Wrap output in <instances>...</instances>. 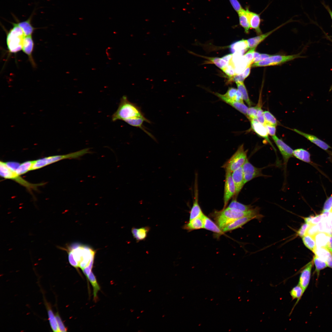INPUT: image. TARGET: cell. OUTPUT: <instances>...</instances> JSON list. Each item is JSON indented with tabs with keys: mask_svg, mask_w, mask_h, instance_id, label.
<instances>
[{
	"mask_svg": "<svg viewBox=\"0 0 332 332\" xmlns=\"http://www.w3.org/2000/svg\"><path fill=\"white\" fill-rule=\"evenodd\" d=\"M204 228L211 231L219 235H221L223 233L222 230L218 226L205 215H204Z\"/></svg>",
	"mask_w": 332,
	"mask_h": 332,
	"instance_id": "4316f807",
	"label": "cell"
},
{
	"mask_svg": "<svg viewBox=\"0 0 332 332\" xmlns=\"http://www.w3.org/2000/svg\"><path fill=\"white\" fill-rule=\"evenodd\" d=\"M225 182L224 187L223 208L227 207L230 199L233 197L235 193V189L233 180L231 173L226 172Z\"/></svg>",
	"mask_w": 332,
	"mask_h": 332,
	"instance_id": "9c48e42d",
	"label": "cell"
},
{
	"mask_svg": "<svg viewBox=\"0 0 332 332\" xmlns=\"http://www.w3.org/2000/svg\"><path fill=\"white\" fill-rule=\"evenodd\" d=\"M214 215L216 223L222 230L230 223L243 217L251 216L257 219H260L263 217L260 214L258 208L243 211L226 207L220 211L215 212Z\"/></svg>",
	"mask_w": 332,
	"mask_h": 332,
	"instance_id": "7a4b0ae2",
	"label": "cell"
},
{
	"mask_svg": "<svg viewBox=\"0 0 332 332\" xmlns=\"http://www.w3.org/2000/svg\"><path fill=\"white\" fill-rule=\"evenodd\" d=\"M272 138L282 156L285 171L287 163L289 159L293 156V150L276 136H272Z\"/></svg>",
	"mask_w": 332,
	"mask_h": 332,
	"instance_id": "30bf717a",
	"label": "cell"
},
{
	"mask_svg": "<svg viewBox=\"0 0 332 332\" xmlns=\"http://www.w3.org/2000/svg\"><path fill=\"white\" fill-rule=\"evenodd\" d=\"M302 238L303 242L305 246L314 252L316 247L314 237L306 234Z\"/></svg>",
	"mask_w": 332,
	"mask_h": 332,
	"instance_id": "e575fe53",
	"label": "cell"
},
{
	"mask_svg": "<svg viewBox=\"0 0 332 332\" xmlns=\"http://www.w3.org/2000/svg\"><path fill=\"white\" fill-rule=\"evenodd\" d=\"M242 167L245 184L255 178L268 176L263 174L262 170L263 168H258L254 166L250 162L247 158L243 164Z\"/></svg>",
	"mask_w": 332,
	"mask_h": 332,
	"instance_id": "ba28073f",
	"label": "cell"
},
{
	"mask_svg": "<svg viewBox=\"0 0 332 332\" xmlns=\"http://www.w3.org/2000/svg\"><path fill=\"white\" fill-rule=\"evenodd\" d=\"M227 208L243 211H246L254 208L251 205H245L237 201L236 198L235 197H233L232 200Z\"/></svg>",
	"mask_w": 332,
	"mask_h": 332,
	"instance_id": "836d02e7",
	"label": "cell"
},
{
	"mask_svg": "<svg viewBox=\"0 0 332 332\" xmlns=\"http://www.w3.org/2000/svg\"><path fill=\"white\" fill-rule=\"evenodd\" d=\"M246 11L249 19L251 28L254 29L258 34H261L262 32L260 27L261 18L259 14L250 11L247 8Z\"/></svg>",
	"mask_w": 332,
	"mask_h": 332,
	"instance_id": "ac0fdd59",
	"label": "cell"
},
{
	"mask_svg": "<svg viewBox=\"0 0 332 332\" xmlns=\"http://www.w3.org/2000/svg\"><path fill=\"white\" fill-rule=\"evenodd\" d=\"M315 255L326 262L331 252L326 248L316 247L313 252Z\"/></svg>",
	"mask_w": 332,
	"mask_h": 332,
	"instance_id": "8d00e7d4",
	"label": "cell"
},
{
	"mask_svg": "<svg viewBox=\"0 0 332 332\" xmlns=\"http://www.w3.org/2000/svg\"><path fill=\"white\" fill-rule=\"evenodd\" d=\"M248 150H245L243 144L240 145L233 155L222 166L225 172L232 173L242 167L247 159Z\"/></svg>",
	"mask_w": 332,
	"mask_h": 332,
	"instance_id": "52a82bcc",
	"label": "cell"
},
{
	"mask_svg": "<svg viewBox=\"0 0 332 332\" xmlns=\"http://www.w3.org/2000/svg\"><path fill=\"white\" fill-rule=\"evenodd\" d=\"M150 229L149 227L146 226L139 228L133 227L131 230L132 236L138 242L145 239Z\"/></svg>",
	"mask_w": 332,
	"mask_h": 332,
	"instance_id": "cb8c5ba5",
	"label": "cell"
},
{
	"mask_svg": "<svg viewBox=\"0 0 332 332\" xmlns=\"http://www.w3.org/2000/svg\"><path fill=\"white\" fill-rule=\"evenodd\" d=\"M318 232L317 224H310L308 228L306 234L314 236Z\"/></svg>",
	"mask_w": 332,
	"mask_h": 332,
	"instance_id": "681fc988",
	"label": "cell"
},
{
	"mask_svg": "<svg viewBox=\"0 0 332 332\" xmlns=\"http://www.w3.org/2000/svg\"><path fill=\"white\" fill-rule=\"evenodd\" d=\"M211 63H213L216 66L222 69L223 68L222 64V60L221 58L218 57H207Z\"/></svg>",
	"mask_w": 332,
	"mask_h": 332,
	"instance_id": "f907efd6",
	"label": "cell"
},
{
	"mask_svg": "<svg viewBox=\"0 0 332 332\" xmlns=\"http://www.w3.org/2000/svg\"><path fill=\"white\" fill-rule=\"evenodd\" d=\"M322 4L328 12L332 20V11L331 10L330 7L328 5H326L324 2H322Z\"/></svg>",
	"mask_w": 332,
	"mask_h": 332,
	"instance_id": "94428289",
	"label": "cell"
},
{
	"mask_svg": "<svg viewBox=\"0 0 332 332\" xmlns=\"http://www.w3.org/2000/svg\"><path fill=\"white\" fill-rule=\"evenodd\" d=\"M223 95L224 97L230 100L243 102L241 93L239 90L235 88H229L226 93Z\"/></svg>",
	"mask_w": 332,
	"mask_h": 332,
	"instance_id": "f1b7e54d",
	"label": "cell"
},
{
	"mask_svg": "<svg viewBox=\"0 0 332 332\" xmlns=\"http://www.w3.org/2000/svg\"><path fill=\"white\" fill-rule=\"evenodd\" d=\"M214 93L221 100L231 106L246 116H247V111L248 108L244 103L243 102L230 100L224 97L223 94L217 93Z\"/></svg>",
	"mask_w": 332,
	"mask_h": 332,
	"instance_id": "5bb4252c",
	"label": "cell"
},
{
	"mask_svg": "<svg viewBox=\"0 0 332 332\" xmlns=\"http://www.w3.org/2000/svg\"><path fill=\"white\" fill-rule=\"evenodd\" d=\"M58 248L67 252L69 262L72 266L76 268L79 267L82 270L87 267L92 269L95 253L93 249L76 243Z\"/></svg>",
	"mask_w": 332,
	"mask_h": 332,
	"instance_id": "6da1fadb",
	"label": "cell"
},
{
	"mask_svg": "<svg viewBox=\"0 0 332 332\" xmlns=\"http://www.w3.org/2000/svg\"><path fill=\"white\" fill-rule=\"evenodd\" d=\"M204 215L203 213L200 216L189 220L184 226L183 228L189 231L204 228Z\"/></svg>",
	"mask_w": 332,
	"mask_h": 332,
	"instance_id": "44dd1931",
	"label": "cell"
},
{
	"mask_svg": "<svg viewBox=\"0 0 332 332\" xmlns=\"http://www.w3.org/2000/svg\"><path fill=\"white\" fill-rule=\"evenodd\" d=\"M258 107L257 105L255 107H250L248 108L246 117L250 120L256 119Z\"/></svg>",
	"mask_w": 332,
	"mask_h": 332,
	"instance_id": "b9f144b4",
	"label": "cell"
},
{
	"mask_svg": "<svg viewBox=\"0 0 332 332\" xmlns=\"http://www.w3.org/2000/svg\"><path fill=\"white\" fill-rule=\"evenodd\" d=\"M260 54L259 53L255 51L254 53L253 59L258 57Z\"/></svg>",
	"mask_w": 332,
	"mask_h": 332,
	"instance_id": "be15d7a7",
	"label": "cell"
},
{
	"mask_svg": "<svg viewBox=\"0 0 332 332\" xmlns=\"http://www.w3.org/2000/svg\"><path fill=\"white\" fill-rule=\"evenodd\" d=\"M293 155L297 159L303 162L307 163L311 162L310 153L303 148H298L293 150Z\"/></svg>",
	"mask_w": 332,
	"mask_h": 332,
	"instance_id": "4dcf8cb0",
	"label": "cell"
},
{
	"mask_svg": "<svg viewBox=\"0 0 332 332\" xmlns=\"http://www.w3.org/2000/svg\"><path fill=\"white\" fill-rule=\"evenodd\" d=\"M231 175L235 189V193L234 197L236 198L245 184L242 166L233 172L231 173Z\"/></svg>",
	"mask_w": 332,
	"mask_h": 332,
	"instance_id": "7c38bea8",
	"label": "cell"
},
{
	"mask_svg": "<svg viewBox=\"0 0 332 332\" xmlns=\"http://www.w3.org/2000/svg\"><path fill=\"white\" fill-rule=\"evenodd\" d=\"M197 180L195 182L194 197L192 206L190 212L189 220L198 217L203 213L198 203V192Z\"/></svg>",
	"mask_w": 332,
	"mask_h": 332,
	"instance_id": "e0dca14e",
	"label": "cell"
},
{
	"mask_svg": "<svg viewBox=\"0 0 332 332\" xmlns=\"http://www.w3.org/2000/svg\"><path fill=\"white\" fill-rule=\"evenodd\" d=\"M252 129L258 135L264 138L275 150L270 141L268 136V133L264 125L255 119L250 120Z\"/></svg>",
	"mask_w": 332,
	"mask_h": 332,
	"instance_id": "4fadbf2b",
	"label": "cell"
},
{
	"mask_svg": "<svg viewBox=\"0 0 332 332\" xmlns=\"http://www.w3.org/2000/svg\"><path fill=\"white\" fill-rule=\"evenodd\" d=\"M32 17L30 16L26 20L16 23L23 30L26 36L32 35L35 28L31 23Z\"/></svg>",
	"mask_w": 332,
	"mask_h": 332,
	"instance_id": "f546056e",
	"label": "cell"
},
{
	"mask_svg": "<svg viewBox=\"0 0 332 332\" xmlns=\"http://www.w3.org/2000/svg\"><path fill=\"white\" fill-rule=\"evenodd\" d=\"M222 70L229 77V78L233 77L236 74L234 67L231 63H229Z\"/></svg>",
	"mask_w": 332,
	"mask_h": 332,
	"instance_id": "7bdbcfd3",
	"label": "cell"
},
{
	"mask_svg": "<svg viewBox=\"0 0 332 332\" xmlns=\"http://www.w3.org/2000/svg\"><path fill=\"white\" fill-rule=\"evenodd\" d=\"M45 303L46 306L49 324L52 330L54 332H59L58 326L56 318L54 315L50 305L49 303L45 300Z\"/></svg>",
	"mask_w": 332,
	"mask_h": 332,
	"instance_id": "83f0119b",
	"label": "cell"
},
{
	"mask_svg": "<svg viewBox=\"0 0 332 332\" xmlns=\"http://www.w3.org/2000/svg\"><path fill=\"white\" fill-rule=\"evenodd\" d=\"M293 130L324 150L327 151L329 148H332L329 145L315 136L305 133L296 129Z\"/></svg>",
	"mask_w": 332,
	"mask_h": 332,
	"instance_id": "2e32d148",
	"label": "cell"
},
{
	"mask_svg": "<svg viewBox=\"0 0 332 332\" xmlns=\"http://www.w3.org/2000/svg\"><path fill=\"white\" fill-rule=\"evenodd\" d=\"M34 162L35 160H29L20 163L15 172L20 176L31 171Z\"/></svg>",
	"mask_w": 332,
	"mask_h": 332,
	"instance_id": "d6a6232c",
	"label": "cell"
},
{
	"mask_svg": "<svg viewBox=\"0 0 332 332\" xmlns=\"http://www.w3.org/2000/svg\"><path fill=\"white\" fill-rule=\"evenodd\" d=\"M257 105L258 107L256 119L259 122L264 125L266 123L264 115V112L262 109L261 105H259V104H258Z\"/></svg>",
	"mask_w": 332,
	"mask_h": 332,
	"instance_id": "bcb514c9",
	"label": "cell"
},
{
	"mask_svg": "<svg viewBox=\"0 0 332 332\" xmlns=\"http://www.w3.org/2000/svg\"><path fill=\"white\" fill-rule=\"evenodd\" d=\"M231 52H238L243 54L249 48L247 40H242L233 43L230 46Z\"/></svg>",
	"mask_w": 332,
	"mask_h": 332,
	"instance_id": "d4e9b609",
	"label": "cell"
},
{
	"mask_svg": "<svg viewBox=\"0 0 332 332\" xmlns=\"http://www.w3.org/2000/svg\"><path fill=\"white\" fill-rule=\"evenodd\" d=\"M254 219H255L254 217L249 216L238 219L226 226L222 231L224 233L238 229Z\"/></svg>",
	"mask_w": 332,
	"mask_h": 332,
	"instance_id": "ffe728a7",
	"label": "cell"
},
{
	"mask_svg": "<svg viewBox=\"0 0 332 332\" xmlns=\"http://www.w3.org/2000/svg\"><path fill=\"white\" fill-rule=\"evenodd\" d=\"M310 225V224L306 223L302 224L297 232V235L301 237L304 236L306 234L308 228Z\"/></svg>",
	"mask_w": 332,
	"mask_h": 332,
	"instance_id": "c3c4849f",
	"label": "cell"
},
{
	"mask_svg": "<svg viewBox=\"0 0 332 332\" xmlns=\"http://www.w3.org/2000/svg\"><path fill=\"white\" fill-rule=\"evenodd\" d=\"M314 216H310L308 217L304 218L305 223L310 224V222Z\"/></svg>",
	"mask_w": 332,
	"mask_h": 332,
	"instance_id": "6125c7cd",
	"label": "cell"
},
{
	"mask_svg": "<svg viewBox=\"0 0 332 332\" xmlns=\"http://www.w3.org/2000/svg\"><path fill=\"white\" fill-rule=\"evenodd\" d=\"M330 91H332V85L330 87Z\"/></svg>",
	"mask_w": 332,
	"mask_h": 332,
	"instance_id": "e7e4bbea",
	"label": "cell"
},
{
	"mask_svg": "<svg viewBox=\"0 0 332 332\" xmlns=\"http://www.w3.org/2000/svg\"><path fill=\"white\" fill-rule=\"evenodd\" d=\"M291 20H289L287 22H286L284 23L281 25L279 26L269 32L263 34H260L257 36L248 39L247 40V41L248 48L250 49L255 48L259 43L262 42L268 36L284 25L290 22Z\"/></svg>",
	"mask_w": 332,
	"mask_h": 332,
	"instance_id": "9a60e30c",
	"label": "cell"
},
{
	"mask_svg": "<svg viewBox=\"0 0 332 332\" xmlns=\"http://www.w3.org/2000/svg\"><path fill=\"white\" fill-rule=\"evenodd\" d=\"M0 176L5 179L13 180L25 187L29 191L36 190L38 187L44 184V183L33 184L28 182L18 175L15 171L9 168L5 162H0Z\"/></svg>",
	"mask_w": 332,
	"mask_h": 332,
	"instance_id": "8992f818",
	"label": "cell"
},
{
	"mask_svg": "<svg viewBox=\"0 0 332 332\" xmlns=\"http://www.w3.org/2000/svg\"><path fill=\"white\" fill-rule=\"evenodd\" d=\"M330 235L324 232H318L313 237L314 238L316 247L327 248Z\"/></svg>",
	"mask_w": 332,
	"mask_h": 332,
	"instance_id": "484cf974",
	"label": "cell"
},
{
	"mask_svg": "<svg viewBox=\"0 0 332 332\" xmlns=\"http://www.w3.org/2000/svg\"><path fill=\"white\" fill-rule=\"evenodd\" d=\"M332 210V194L325 201L323 208V211H331Z\"/></svg>",
	"mask_w": 332,
	"mask_h": 332,
	"instance_id": "7dc6e473",
	"label": "cell"
},
{
	"mask_svg": "<svg viewBox=\"0 0 332 332\" xmlns=\"http://www.w3.org/2000/svg\"><path fill=\"white\" fill-rule=\"evenodd\" d=\"M145 117L140 108L135 104L130 101L126 96L121 99L117 109L112 117L113 121Z\"/></svg>",
	"mask_w": 332,
	"mask_h": 332,
	"instance_id": "3957f363",
	"label": "cell"
},
{
	"mask_svg": "<svg viewBox=\"0 0 332 332\" xmlns=\"http://www.w3.org/2000/svg\"><path fill=\"white\" fill-rule=\"evenodd\" d=\"M55 315L58 326L59 332L67 331V329L63 323L58 313V312L56 313Z\"/></svg>",
	"mask_w": 332,
	"mask_h": 332,
	"instance_id": "f6af8a7d",
	"label": "cell"
},
{
	"mask_svg": "<svg viewBox=\"0 0 332 332\" xmlns=\"http://www.w3.org/2000/svg\"><path fill=\"white\" fill-rule=\"evenodd\" d=\"M313 264L312 260L310 262L306 264L300 273L298 284L302 288L304 292L310 283Z\"/></svg>",
	"mask_w": 332,
	"mask_h": 332,
	"instance_id": "8fae6325",
	"label": "cell"
},
{
	"mask_svg": "<svg viewBox=\"0 0 332 332\" xmlns=\"http://www.w3.org/2000/svg\"><path fill=\"white\" fill-rule=\"evenodd\" d=\"M312 260L315 266L314 272L316 274L318 278L320 271L327 267V265L325 261L321 260L315 255L314 256Z\"/></svg>",
	"mask_w": 332,
	"mask_h": 332,
	"instance_id": "d590c367",
	"label": "cell"
},
{
	"mask_svg": "<svg viewBox=\"0 0 332 332\" xmlns=\"http://www.w3.org/2000/svg\"><path fill=\"white\" fill-rule=\"evenodd\" d=\"M238 89L240 91L242 95L243 100L250 107L253 103L251 101L247 89L243 82L236 83Z\"/></svg>",
	"mask_w": 332,
	"mask_h": 332,
	"instance_id": "74e56055",
	"label": "cell"
},
{
	"mask_svg": "<svg viewBox=\"0 0 332 332\" xmlns=\"http://www.w3.org/2000/svg\"><path fill=\"white\" fill-rule=\"evenodd\" d=\"M327 248L332 253V235H330Z\"/></svg>",
	"mask_w": 332,
	"mask_h": 332,
	"instance_id": "680465c9",
	"label": "cell"
},
{
	"mask_svg": "<svg viewBox=\"0 0 332 332\" xmlns=\"http://www.w3.org/2000/svg\"><path fill=\"white\" fill-rule=\"evenodd\" d=\"M264 115L266 123L276 126L277 125V120L270 112L268 111H264Z\"/></svg>",
	"mask_w": 332,
	"mask_h": 332,
	"instance_id": "60d3db41",
	"label": "cell"
},
{
	"mask_svg": "<svg viewBox=\"0 0 332 332\" xmlns=\"http://www.w3.org/2000/svg\"><path fill=\"white\" fill-rule=\"evenodd\" d=\"M124 121L131 126L140 128L151 137L154 139L153 136L147 131L144 127L143 124L144 122L150 123V121L145 117L128 119L125 120Z\"/></svg>",
	"mask_w": 332,
	"mask_h": 332,
	"instance_id": "603a6c76",
	"label": "cell"
},
{
	"mask_svg": "<svg viewBox=\"0 0 332 332\" xmlns=\"http://www.w3.org/2000/svg\"><path fill=\"white\" fill-rule=\"evenodd\" d=\"M264 125L267 129L268 134L272 136L275 135L276 131V126L267 123H265Z\"/></svg>",
	"mask_w": 332,
	"mask_h": 332,
	"instance_id": "db71d44e",
	"label": "cell"
},
{
	"mask_svg": "<svg viewBox=\"0 0 332 332\" xmlns=\"http://www.w3.org/2000/svg\"><path fill=\"white\" fill-rule=\"evenodd\" d=\"M245 79L243 73L237 74H235L233 77L229 78V81H235L236 83L243 82V81Z\"/></svg>",
	"mask_w": 332,
	"mask_h": 332,
	"instance_id": "816d5d0a",
	"label": "cell"
},
{
	"mask_svg": "<svg viewBox=\"0 0 332 332\" xmlns=\"http://www.w3.org/2000/svg\"><path fill=\"white\" fill-rule=\"evenodd\" d=\"M326 263L327 267L332 268V253H331L326 260Z\"/></svg>",
	"mask_w": 332,
	"mask_h": 332,
	"instance_id": "91938a15",
	"label": "cell"
},
{
	"mask_svg": "<svg viewBox=\"0 0 332 332\" xmlns=\"http://www.w3.org/2000/svg\"><path fill=\"white\" fill-rule=\"evenodd\" d=\"M301 57L299 54L289 55H273L265 60H267L269 66L278 65L295 58Z\"/></svg>",
	"mask_w": 332,
	"mask_h": 332,
	"instance_id": "d6986e66",
	"label": "cell"
},
{
	"mask_svg": "<svg viewBox=\"0 0 332 332\" xmlns=\"http://www.w3.org/2000/svg\"><path fill=\"white\" fill-rule=\"evenodd\" d=\"M11 24L13 27L7 33L6 43L9 51L15 53L22 50L23 41L26 35L16 23L11 22Z\"/></svg>",
	"mask_w": 332,
	"mask_h": 332,
	"instance_id": "5b68a950",
	"label": "cell"
},
{
	"mask_svg": "<svg viewBox=\"0 0 332 332\" xmlns=\"http://www.w3.org/2000/svg\"><path fill=\"white\" fill-rule=\"evenodd\" d=\"M87 278L88 279L93 287L94 299V300L96 301L97 298V293L100 290V287L97 281L95 276L92 271Z\"/></svg>",
	"mask_w": 332,
	"mask_h": 332,
	"instance_id": "ab89813d",
	"label": "cell"
},
{
	"mask_svg": "<svg viewBox=\"0 0 332 332\" xmlns=\"http://www.w3.org/2000/svg\"><path fill=\"white\" fill-rule=\"evenodd\" d=\"M251 66V65L247 66L243 71V72H242L245 78L247 77L249 75L250 73Z\"/></svg>",
	"mask_w": 332,
	"mask_h": 332,
	"instance_id": "6f0895ef",
	"label": "cell"
},
{
	"mask_svg": "<svg viewBox=\"0 0 332 332\" xmlns=\"http://www.w3.org/2000/svg\"><path fill=\"white\" fill-rule=\"evenodd\" d=\"M255 48L251 49L243 57L247 64V66L251 65L252 61L253 59L254 53L255 51Z\"/></svg>",
	"mask_w": 332,
	"mask_h": 332,
	"instance_id": "ee69618b",
	"label": "cell"
},
{
	"mask_svg": "<svg viewBox=\"0 0 332 332\" xmlns=\"http://www.w3.org/2000/svg\"><path fill=\"white\" fill-rule=\"evenodd\" d=\"M34 45L32 35L26 36L23 41L22 50L28 55L30 61L34 65V61L32 57V53Z\"/></svg>",
	"mask_w": 332,
	"mask_h": 332,
	"instance_id": "7402d4cb",
	"label": "cell"
},
{
	"mask_svg": "<svg viewBox=\"0 0 332 332\" xmlns=\"http://www.w3.org/2000/svg\"><path fill=\"white\" fill-rule=\"evenodd\" d=\"M5 163L9 168L15 171L20 164L16 162H8Z\"/></svg>",
	"mask_w": 332,
	"mask_h": 332,
	"instance_id": "9f6ffc18",
	"label": "cell"
},
{
	"mask_svg": "<svg viewBox=\"0 0 332 332\" xmlns=\"http://www.w3.org/2000/svg\"><path fill=\"white\" fill-rule=\"evenodd\" d=\"M238 13L240 25L244 28L245 32L248 34L251 27L246 10L243 9Z\"/></svg>",
	"mask_w": 332,
	"mask_h": 332,
	"instance_id": "1f68e13d",
	"label": "cell"
},
{
	"mask_svg": "<svg viewBox=\"0 0 332 332\" xmlns=\"http://www.w3.org/2000/svg\"><path fill=\"white\" fill-rule=\"evenodd\" d=\"M90 148H85L68 154L45 157L35 160L32 170L38 169L48 165L65 159L78 158L85 155L91 153Z\"/></svg>",
	"mask_w": 332,
	"mask_h": 332,
	"instance_id": "277c9868",
	"label": "cell"
},
{
	"mask_svg": "<svg viewBox=\"0 0 332 332\" xmlns=\"http://www.w3.org/2000/svg\"><path fill=\"white\" fill-rule=\"evenodd\" d=\"M304 292L302 288L298 284L291 290L290 292L292 300L297 299L296 305L302 298Z\"/></svg>",
	"mask_w": 332,
	"mask_h": 332,
	"instance_id": "f35d334b",
	"label": "cell"
},
{
	"mask_svg": "<svg viewBox=\"0 0 332 332\" xmlns=\"http://www.w3.org/2000/svg\"><path fill=\"white\" fill-rule=\"evenodd\" d=\"M229 1L234 10L238 13L244 9L238 0H229Z\"/></svg>",
	"mask_w": 332,
	"mask_h": 332,
	"instance_id": "f5cc1de1",
	"label": "cell"
},
{
	"mask_svg": "<svg viewBox=\"0 0 332 332\" xmlns=\"http://www.w3.org/2000/svg\"><path fill=\"white\" fill-rule=\"evenodd\" d=\"M330 212H331V215H332V210Z\"/></svg>",
	"mask_w": 332,
	"mask_h": 332,
	"instance_id": "03108f58",
	"label": "cell"
},
{
	"mask_svg": "<svg viewBox=\"0 0 332 332\" xmlns=\"http://www.w3.org/2000/svg\"><path fill=\"white\" fill-rule=\"evenodd\" d=\"M322 220V218L321 214L317 215L314 216L311 220L310 224L316 225L317 224Z\"/></svg>",
	"mask_w": 332,
	"mask_h": 332,
	"instance_id": "11a10c76",
	"label": "cell"
}]
</instances>
